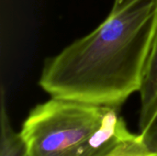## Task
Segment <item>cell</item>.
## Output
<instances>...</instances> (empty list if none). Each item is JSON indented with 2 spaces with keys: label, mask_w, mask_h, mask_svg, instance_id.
Masks as SVG:
<instances>
[{
  "label": "cell",
  "mask_w": 157,
  "mask_h": 156,
  "mask_svg": "<svg viewBox=\"0 0 157 156\" xmlns=\"http://www.w3.org/2000/svg\"><path fill=\"white\" fill-rule=\"evenodd\" d=\"M141 109L140 132L145 130L157 116V33L139 89Z\"/></svg>",
  "instance_id": "3"
},
{
  "label": "cell",
  "mask_w": 157,
  "mask_h": 156,
  "mask_svg": "<svg viewBox=\"0 0 157 156\" xmlns=\"http://www.w3.org/2000/svg\"><path fill=\"white\" fill-rule=\"evenodd\" d=\"M118 110L52 97L30 110L19 132L29 156H133L151 151Z\"/></svg>",
  "instance_id": "2"
},
{
  "label": "cell",
  "mask_w": 157,
  "mask_h": 156,
  "mask_svg": "<svg viewBox=\"0 0 157 156\" xmlns=\"http://www.w3.org/2000/svg\"><path fill=\"white\" fill-rule=\"evenodd\" d=\"M157 33V0H114L100 25L47 59L39 80L52 97L120 108L139 92Z\"/></svg>",
  "instance_id": "1"
},
{
  "label": "cell",
  "mask_w": 157,
  "mask_h": 156,
  "mask_svg": "<svg viewBox=\"0 0 157 156\" xmlns=\"http://www.w3.org/2000/svg\"><path fill=\"white\" fill-rule=\"evenodd\" d=\"M1 142L0 156H29L20 132H16L11 127L5 103L4 90L1 88Z\"/></svg>",
  "instance_id": "4"
},
{
  "label": "cell",
  "mask_w": 157,
  "mask_h": 156,
  "mask_svg": "<svg viewBox=\"0 0 157 156\" xmlns=\"http://www.w3.org/2000/svg\"><path fill=\"white\" fill-rule=\"evenodd\" d=\"M133 156H157V152H153V151H149L147 153L142 154H138V155Z\"/></svg>",
  "instance_id": "5"
}]
</instances>
